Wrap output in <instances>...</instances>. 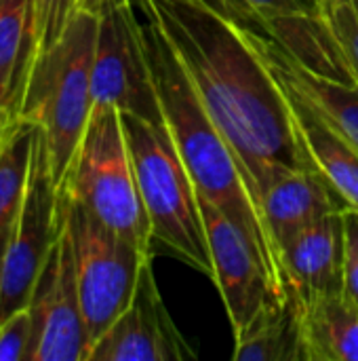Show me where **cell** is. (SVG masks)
I'll return each mask as SVG.
<instances>
[{"instance_id":"obj_1","label":"cell","mask_w":358,"mask_h":361,"mask_svg":"<svg viewBox=\"0 0 358 361\" xmlns=\"http://www.w3.org/2000/svg\"><path fill=\"white\" fill-rule=\"evenodd\" d=\"M139 2L171 40L262 212V197L276 178L312 165L293 125L287 93L266 66L251 30L205 0Z\"/></svg>"},{"instance_id":"obj_2","label":"cell","mask_w":358,"mask_h":361,"mask_svg":"<svg viewBox=\"0 0 358 361\" xmlns=\"http://www.w3.org/2000/svg\"><path fill=\"white\" fill-rule=\"evenodd\" d=\"M133 4L141 19L146 53L165 125L188 173L196 184L198 195L222 209L249 235L274 286L283 294H287L281 254L257 203L253 201L245 184L232 148L205 110L184 63L179 61L158 19L143 2L133 0Z\"/></svg>"},{"instance_id":"obj_3","label":"cell","mask_w":358,"mask_h":361,"mask_svg":"<svg viewBox=\"0 0 358 361\" xmlns=\"http://www.w3.org/2000/svg\"><path fill=\"white\" fill-rule=\"evenodd\" d=\"M97 15L78 11L55 44L34 55L17 116L38 127L57 188L65 182L93 112Z\"/></svg>"},{"instance_id":"obj_4","label":"cell","mask_w":358,"mask_h":361,"mask_svg":"<svg viewBox=\"0 0 358 361\" xmlns=\"http://www.w3.org/2000/svg\"><path fill=\"white\" fill-rule=\"evenodd\" d=\"M120 118L154 243L211 277L200 197L165 121L152 123L129 112H120Z\"/></svg>"},{"instance_id":"obj_5","label":"cell","mask_w":358,"mask_h":361,"mask_svg":"<svg viewBox=\"0 0 358 361\" xmlns=\"http://www.w3.org/2000/svg\"><path fill=\"white\" fill-rule=\"evenodd\" d=\"M59 192L129 239L146 256H154L152 228L139 195L118 108L93 106Z\"/></svg>"},{"instance_id":"obj_6","label":"cell","mask_w":358,"mask_h":361,"mask_svg":"<svg viewBox=\"0 0 358 361\" xmlns=\"http://www.w3.org/2000/svg\"><path fill=\"white\" fill-rule=\"evenodd\" d=\"M59 197L72 239L78 296L91 353L99 336L129 307L139 273L154 256H146L137 245L108 228L65 195L59 192Z\"/></svg>"},{"instance_id":"obj_7","label":"cell","mask_w":358,"mask_h":361,"mask_svg":"<svg viewBox=\"0 0 358 361\" xmlns=\"http://www.w3.org/2000/svg\"><path fill=\"white\" fill-rule=\"evenodd\" d=\"M59 228L61 197L51 176L42 133L36 131L27 188L21 207L13 220L4 252L0 322L21 309H27L36 279L57 241Z\"/></svg>"},{"instance_id":"obj_8","label":"cell","mask_w":358,"mask_h":361,"mask_svg":"<svg viewBox=\"0 0 358 361\" xmlns=\"http://www.w3.org/2000/svg\"><path fill=\"white\" fill-rule=\"evenodd\" d=\"M91 89L93 106H114L152 123L165 121L133 2L97 15Z\"/></svg>"},{"instance_id":"obj_9","label":"cell","mask_w":358,"mask_h":361,"mask_svg":"<svg viewBox=\"0 0 358 361\" xmlns=\"http://www.w3.org/2000/svg\"><path fill=\"white\" fill-rule=\"evenodd\" d=\"M27 311L32 317L27 361H87L89 338L63 207L57 241L36 279Z\"/></svg>"},{"instance_id":"obj_10","label":"cell","mask_w":358,"mask_h":361,"mask_svg":"<svg viewBox=\"0 0 358 361\" xmlns=\"http://www.w3.org/2000/svg\"><path fill=\"white\" fill-rule=\"evenodd\" d=\"M200 207L211 252V279L224 300L232 336L238 338L270 305L285 300L287 294L274 286L249 235L203 197Z\"/></svg>"},{"instance_id":"obj_11","label":"cell","mask_w":358,"mask_h":361,"mask_svg":"<svg viewBox=\"0 0 358 361\" xmlns=\"http://www.w3.org/2000/svg\"><path fill=\"white\" fill-rule=\"evenodd\" d=\"M196 351L169 315L152 260L143 264L129 307L91 347L87 361H188Z\"/></svg>"},{"instance_id":"obj_12","label":"cell","mask_w":358,"mask_h":361,"mask_svg":"<svg viewBox=\"0 0 358 361\" xmlns=\"http://www.w3.org/2000/svg\"><path fill=\"white\" fill-rule=\"evenodd\" d=\"M285 290L298 302L344 292L342 212L308 224L281 247Z\"/></svg>"},{"instance_id":"obj_13","label":"cell","mask_w":358,"mask_h":361,"mask_svg":"<svg viewBox=\"0 0 358 361\" xmlns=\"http://www.w3.org/2000/svg\"><path fill=\"white\" fill-rule=\"evenodd\" d=\"M251 36L276 80L310 104L358 152V85L308 70L266 34L251 30Z\"/></svg>"},{"instance_id":"obj_14","label":"cell","mask_w":358,"mask_h":361,"mask_svg":"<svg viewBox=\"0 0 358 361\" xmlns=\"http://www.w3.org/2000/svg\"><path fill=\"white\" fill-rule=\"evenodd\" d=\"M344 207L338 192L314 167L283 173L262 197V214L279 254L289 237Z\"/></svg>"},{"instance_id":"obj_15","label":"cell","mask_w":358,"mask_h":361,"mask_svg":"<svg viewBox=\"0 0 358 361\" xmlns=\"http://www.w3.org/2000/svg\"><path fill=\"white\" fill-rule=\"evenodd\" d=\"M283 89L310 165L329 182L346 207L358 209V152L310 104L287 87Z\"/></svg>"},{"instance_id":"obj_16","label":"cell","mask_w":358,"mask_h":361,"mask_svg":"<svg viewBox=\"0 0 358 361\" xmlns=\"http://www.w3.org/2000/svg\"><path fill=\"white\" fill-rule=\"evenodd\" d=\"M306 361H358V302L344 292L300 302Z\"/></svg>"},{"instance_id":"obj_17","label":"cell","mask_w":358,"mask_h":361,"mask_svg":"<svg viewBox=\"0 0 358 361\" xmlns=\"http://www.w3.org/2000/svg\"><path fill=\"white\" fill-rule=\"evenodd\" d=\"M234 361H306L300 302L287 294L270 305L243 336L234 338Z\"/></svg>"},{"instance_id":"obj_18","label":"cell","mask_w":358,"mask_h":361,"mask_svg":"<svg viewBox=\"0 0 358 361\" xmlns=\"http://www.w3.org/2000/svg\"><path fill=\"white\" fill-rule=\"evenodd\" d=\"M36 40L30 0H0V106L17 116Z\"/></svg>"},{"instance_id":"obj_19","label":"cell","mask_w":358,"mask_h":361,"mask_svg":"<svg viewBox=\"0 0 358 361\" xmlns=\"http://www.w3.org/2000/svg\"><path fill=\"white\" fill-rule=\"evenodd\" d=\"M36 125L19 116L0 137V231L8 228L21 207L36 144Z\"/></svg>"},{"instance_id":"obj_20","label":"cell","mask_w":358,"mask_h":361,"mask_svg":"<svg viewBox=\"0 0 358 361\" xmlns=\"http://www.w3.org/2000/svg\"><path fill=\"white\" fill-rule=\"evenodd\" d=\"M232 19L253 32L264 34L270 23L314 11L308 0H228Z\"/></svg>"},{"instance_id":"obj_21","label":"cell","mask_w":358,"mask_h":361,"mask_svg":"<svg viewBox=\"0 0 358 361\" xmlns=\"http://www.w3.org/2000/svg\"><path fill=\"white\" fill-rule=\"evenodd\" d=\"M32 2V30L36 53L49 49L70 25L72 17L80 11L78 0H30Z\"/></svg>"},{"instance_id":"obj_22","label":"cell","mask_w":358,"mask_h":361,"mask_svg":"<svg viewBox=\"0 0 358 361\" xmlns=\"http://www.w3.org/2000/svg\"><path fill=\"white\" fill-rule=\"evenodd\" d=\"M325 21L329 23L331 32L335 34V38L344 51L352 82L358 85V8L352 2L338 4L325 17Z\"/></svg>"},{"instance_id":"obj_23","label":"cell","mask_w":358,"mask_h":361,"mask_svg":"<svg viewBox=\"0 0 358 361\" xmlns=\"http://www.w3.org/2000/svg\"><path fill=\"white\" fill-rule=\"evenodd\" d=\"M32 347V317L21 309L0 322V361H27Z\"/></svg>"},{"instance_id":"obj_24","label":"cell","mask_w":358,"mask_h":361,"mask_svg":"<svg viewBox=\"0 0 358 361\" xmlns=\"http://www.w3.org/2000/svg\"><path fill=\"white\" fill-rule=\"evenodd\" d=\"M344 224V294L358 302V209H342Z\"/></svg>"},{"instance_id":"obj_25","label":"cell","mask_w":358,"mask_h":361,"mask_svg":"<svg viewBox=\"0 0 358 361\" xmlns=\"http://www.w3.org/2000/svg\"><path fill=\"white\" fill-rule=\"evenodd\" d=\"M133 0H78V8L87 11L91 15H101L110 8L122 6V4H131Z\"/></svg>"},{"instance_id":"obj_26","label":"cell","mask_w":358,"mask_h":361,"mask_svg":"<svg viewBox=\"0 0 358 361\" xmlns=\"http://www.w3.org/2000/svg\"><path fill=\"white\" fill-rule=\"evenodd\" d=\"M310 2V6L325 19L338 4H344V2H352V0H308Z\"/></svg>"},{"instance_id":"obj_27","label":"cell","mask_w":358,"mask_h":361,"mask_svg":"<svg viewBox=\"0 0 358 361\" xmlns=\"http://www.w3.org/2000/svg\"><path fill=\"white\" fill-rule=\"evenodd\" d=\"M13 226V224H11ZM11 226L0 231V290H2V264H4V252H6V243H8V233H11Z\"/></svg>"},{"instance_id":"obj_28","label":"cell","mask_w":358,"mask_h":361,"mask_svg":"<svg viewBox=\"0 0 358 361\" xmlns=\"http://www.w3.org/2000/svg\"><path fill=\"white\" fill-rule=\"evenodd\" d=\"M13 118H15V114H13L8 108L0 106V137H2V133L6 131V127L13 123Z\"/></svg>"},{"instance_id":"obj_29","label":"cell","mask_w":358,"mask_h":361,"mask_svg":"<svg viewBox=\"0 0 358 361\" xmlns=\"http://www.w3.org/2000/svg\"><path fill=\"white\" fill-rule=\"evenodd\" d=\"M209 6H213V8H217L219 13H224L226 17H230L232 19V11H230V2L228 0H205Z\"/></svg>"},{"instance_id":"obj_30","label":"cell","mask_w":358,"mask_h":361,"mask_svg":"<svg viewBox=\"0 0 358 361\" xmlns=\"http://www.w3.org/2000/svg\"><path fill=\"white\" fill-rule=\"evenodd\" d=\"M352 4H354V6H357V8H358V0H352Z\"/></svg>"}]
</instances>
